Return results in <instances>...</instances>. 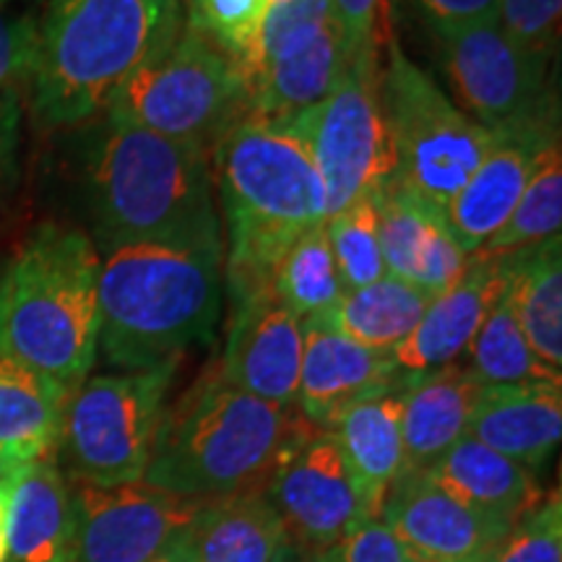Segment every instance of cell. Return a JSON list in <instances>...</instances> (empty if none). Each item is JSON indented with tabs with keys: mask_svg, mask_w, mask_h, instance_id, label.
Masks as SVG:
<instances>
[{
	"mask_svg": "<svg viewBox=\"0 0 562 562\" xmlns=\"http://www.w3.org/2000/svg\"><path fill=\"white\" fill-rule=\"evenodd\" d=\"M224 302L222 227L117 245L100 263V351L123 372L211 344Z\"/></svg>",
	"mask_w": 562,
	"mask_h": 562,
	"instance_id": "obj_1",
	"label": "cell"
},
{
	"mask_svg": "<svg viewBox=\"0 0 562 562\" xmlns=\"http://www.w3.org/2000/svg\"><path fill=\"white\" fill-rule=\"evenodd\" d=\"M209 157L227 227L224 290L237 302L266 290L284 250L326 224V191L290 121L245 115Z\"/></svg>",
	"mask_w": 562,
	"mask_h": 562,
	"instance_id": "obj_2",
	"label": "cell"
},
{
	"mask_svg": "<svg viewBox=\"0 0 562 562\" xmlns=\"http://www.w3.org/2000/svg\"><path fill=\"white\" fill-rule=\"evenodd\" d=\"M182 26V0H50L30 81L37 123L74 128L108 112L123 83L170 50Z\"/></svg>",
	"mask_w": 562,
	"mask_h": 562,
	"instance_id": "obj_3",
	"label": "cell"
},
{
	"mask_svg": "<svg viewBox=\"0 0 562 562\" xmlns=\"http://www.w3.org/2000/svg\"><path fill=\"white\" fill-rule=\"evenodd\" d=\"M311 430L297 406L269 404L209 372L165 409L140 482L195 503L263 490Z\"/></svg>",
	"mask_w": 562,
	"mask_h": 562,
	"instance_id": "obj_4",
	"label": "cell"
},
{
	"mask_svg": "<svg viewBox=\"0 0 562 562\" xmlns=\"http://www.w3.org/2000/svg\"><path fill=\"white\" fill-rule=\"evenodd\" d=\"M100 263L81 229L32 232L0 269V355L79 389L100 355Z\"/></svg>",
	"mask_w": 562,
	"mask_h": 562,
	"instance_id": "obj_5",
	"label": "cell"
},
{
	"mask_svg": "<svg viewBox=\"0 0 562 562\" xmlns=\"http://www.w3.org/2000/svg\"><path fill=\"white\" fill-rule=\"evenodd\" d=\"M97 250L222 227L209 149L108 121L89 154Z\"/></svg>",
	"mask_w": 562,
	"mask_h": 562,
	"instance_id": "obj_6",
	"label": "cell"
},
{
	"mask_svg": "<svg viewBox=\"0 0 562 562\" xmlns=\"http://www.w3.org/2000/svg\"><path fill=\"white\" fill-rule=\"evenodd\" d=\"M178 364L91 375L70 391L55 448L68 482L117 487L144 480Z\"/></svg>",
	"mask_w": 562,
	"mask_h": 562,
	"instance_id": "obj_7",
	"label": "cell"
},
{
	"mask_svg": "<svg viewBox=\"0 0 562 562\" xmlns=\"http://www.w3.org/2000/svg\"><path fill=\"white\" fill-rule=\"evenodd\" d=\"M250 115V91L237 63L182 26L165 55L140 68L112 97L108 121L211 146Z\"/></svg>",
	"mask_w": 562,
	"mask_h": 562,
	"instance_id": "obj_8",
	"label": "cell"
},
{
	"mask_svg": "<svg viewBox=\"0 0 562 562\" xmlns=\"http://www.w3.org/2000/svg\"><path fill=\"white\" fill-rule=\"evenodd\" d=\"M290 123L313 154L326 191V220L381 193L396 178V151L381 102L378 40L351 55L326 100Z\"/></svg>",
	"mask_w": 562,
	"mask_h": 562,
	"instance_id": "obj_9",
	"label": "cell"
},
{
	"mask_svg": "<svg viewBox=\"0 0 562 562\" xmlns=\"http://www.w3.org/2000/svg\"><path fill=\"white\" fill-rule=\"evenodd\" d=\"M381 102L396 151V178L446 206L480 167L495 136L463 115L393 40L381 68Z\"/></svg>",
	"mask_w": 562,
	"mask_h": 562,
	"instance_id": "obj_10",
	"label": "cell"
},
{
	"mask_svg": "<svg viewBox=\"0 0 562 562\" xmlns=\"http://www.w3.org/2000/svg\"><path fill=\"white\" fill-rule=\"evenodd\" d=\"M432 32L459 110L492 136L560 115L550 89L552 60L513 40L501 21Z\"/></svg>",
	"mask_w": 562,
	"mask_h": 562,
	"instance_id": "obj_11",
	"label": "cell"
},
{
	"mask_svg": "<svg viewBox=\"0 0 562 562\" xmlns=\"http://www.w3.org/2000/svg\"><path fill=\"white\" fill-rule=\"evenodd\" d=\"M357 50L328 0L271 3L261 60L250 79V115L290 121L331 94Z\"/></svg>",
	"mask_w": 562,
	"mask_h": 562,
	"instance_id": "obj_12",
	"label": "cell"
},
{
	"mask_svg": "<svg viewBox=\"0 0 562 562\" xmlns=\"http://www.w3.org/2000/svg\"><path fill=\"white\" fill-rule=\"evenodd\" d=\"M263 492L290 544L307 558L334 550L357 526L375 518L339 442L318 427L279 461Z\"/></svg>",
	"mask_w": 562,
	"mask_h": 562,
	"instance_id": "obj_13",
	"label": "cell"
},
{
	"mask_svg": "<svg viewBox=\"0 0 562 562\" xmlns=\"http://www.w3.org/2000/svg\"><path fill=\"white\" fill-rule=\"evenodd\" d=\"M74 492V558L70 562H149L191 531L201 505L146 482Z\"/></svg>",
	"mask_w": 562,
	"mask_h": 562,
	"instance_id": "obj_14",
	"label": "cell"
},
{
	"mask_svg": "<svg viewBox=\"0 0 562 562\" xmlns=\"http://www.w3.org/2000/svg\"><path fill=\"white\" fill-rule=\"evenodd\" d=\"M302 318L269 286L232 302L220 378L277 406H297Z\"/></svg>",
	"mask_w": 562,
	"mask_h": 562,
	"instance_id": "obj_15",
	"label": "cell"
},
{
	"mask_svg": "<svg viewBox=\"0 0 562 562\" xmlns=\"http://www.w3.org/2000/svg\"><path fill=\"white\" fill-rule=\"evenodd\" d=\"M302 339L297 409L318 430L364 398L406 389L391 351L362 347L326 315L302 321Z\"/></svg>",
	"mask_w": 562,
	"mask_h": 562,
	"instance_id": "obj_16",
	"label": "cell"
},
{
	"mask_svg": "<svg viewBox=\"0 0 562 562\" xmlns=\"http://www.w3.org/2000/svg\"><path fill=\"white\" fill-rule=\"evenodd\" d=\"M560 140V115L526 128L497 133L480 167L446 203V220L456 243L469 258L508 222V216L529 186L537 161Z\"/></svg>",
	"mask_w": 562,
	"mask_h": 562,
	"instance_id": "obj_17",
	"label": "cell"
},
{
	"mask_svg": "<svg viewBox=\"0 0 562 562\" xmlns=\"http://www.w3.org/2000/svg\"><path fill=\"white\" fill-rule=\"evenodd\" d=\"M378 518L417 562H484L510 529L453 501L425 474L398 476Z\"/></svg>",
	"mask_w": 562,
	"mask_h": 562,
	"instance_id": "obj_18",
	"label": "cell"
},
{
	"mask_svg": "<svg viewBox=\"0 0 562 562\" xmlns=\"http://www.w3.org/2000/svg\"><path fill=\"white\" fill-rule=\"evenodd\" d=\"M505 290V258H469L461 277L435 294L414 331L391 351L406 385L459 362Z\"/></svg>",
	"mask_w": 562,
	"mask_h": 562,
	"instance_id": "obj_19",
	"label": "cell"
},
{
	"mask_svg": "<svg viewBox=\"0 0 562 562\" xmlns=\"http://www.w3.org/2000/svg\"><path fill=\"white\" fill-rule=\"evenodd\" d=\"M378 235L385 273L409 281L430 297L448 290L469 263L448 227L446 209L398 178L378 193Z\"/></svg>",
	"mask_w": 562,
	"mask_h": 562,
	"instance_id": "obj_20",
	"label": "cell"
},
{
	"mask_svg": "<svg viewBox=\"0 0 562 562\" xmlns=\"http://www.w3.org/2000/svg\"><path fill=\"white\" fill-rule=\"evenodd\" d=\"M467 435L537 474L562 438V383L482 389Z\"/></svg>",
	"mask_w": 562,
	"mask_h": 562,
	"instance_id": "obj_21",
	"label": "cell"
},
{
	"mask_svg": "<svg viewBox=\"0 0 562 562\" xmlns=\"http://www.w3.org/2000/svg\"><path fill=\"white\" fill-rule=\"evenodd\" d=\"M422 474L453 501L505 526L544 501L537 474L469 435Z\"/></svg>",
	"mask_w": 562,
	"mask_h": 562,
	"instance_id": "obj_22",
	"label": "cell"
},
{
	"mask_svg": "<svg viewBox=\"0 0 562 562\" xmlns=\"http://www.w3.org/2000/svg\"><path fill=\"white\" fill-rule=\"evenodd\" d=\"M482 389L484 385L461 362L406 385L402 406V474L427 472L440 456L467 438Z\"/></svg>",
	"mask_w": 562,
	"mask_h": 562,
	"instance_id": "obj_23",
	"label": "cell"
},
{
	"mask_svg": "<svg viewBox=\"0 0 562 562\" xmlns=\"http://www.w3.org/2000/svg\"><path fill=\"white\" fill-rule=\"evenodd\" d=\"M74 492L55 456L21 469L13 487L5 562H70L74 558Z\"/></svg>",
	"mask_w": 562,
	"mask_h": 562,
	"instance_id": "obj_24",
	"label": "cell"
},
{
	"mask_svg": "<svg viewBox=\"0 0 562 562\" xmlns=\"http://www.w3.org/2000/svg\"><path fill=\"white\" fill-rule=\"evenodd\" d=\"M70 393L0 355V480L55 456Z\"/></svg>",
	"mask_w": 562,
	"mask_h": 562,
	"instance_id": "obj_25",
	"label": "cell"
},
{
	"mask_svg": "<svg viewBox=\"0 0 562 562\" xmlns=\"http://www.w3.org/2000/svg\"><path fill=\"white\" fill-rule=\"evenodd\" d=\"M404 391L381 393L349 406L326 427L364 492L372 516H381L391 484L404 469L402 440Z\"/></svg>",
	"mask_w": 562,
	"mask_h": 562,
	"instance_id": "obj_26",
	"label": "cell"
},
{
	"mask_svg": "<svg viewBox=\"0 0 562 562\" xmlns=\"http://www.w3.org/2000/svg\"><path fill=\"white\" fill-rule=\"evenodd\" d=\"M193 562H273L290 547L263 490L203 503L191 526Z\"/></svg>",
	"mask_w": 562,
	"mask_h": 562,
	"instance_id": "obj_27",
	"label": "cell"
},
{
	"mask_svg": "<svg viewBox=\"0 0 562 562\" xmlns=\"http://www.w3.org/2000/svg\"><path fill=\"white\" fill-rule=\"evenodd\" d=\"M508 300L533 355L562 370V243L560 237L505 256Z\"/></svg>",
	"mask_w": 562,
	"mask_h": 562,
	"instance_id": "obj_28",
	"label": "cell"
},
{
	"mask_svg": "<svg viewBox=\"0 0 562 562\" xmlns=\"http://www.w3.org/2000/svg\"><path fill=\"white\" fill-rule=\"evenodd\" d=\"M430 300V294L419 286L385 273L368 286L347 290L331 311L321 315L362 347L393 351L414 331Z\"/></svg>",
	"mask_w": 562,
	"mask_h": 562,
	"instance_id": "obj_29",
	"label": "cell"
},
{
	"mask_svg": "<svg viewBox=\"0 0 562 562\" xmlns=\"http://www.w3.org/2000/svg\"><path fill=\"white\" fill-rule=\"evenodd\" d=\"M469 362L463 364L484 389L495 385H531L562 383L560 370H552L533 355L526 336L518 328L508 290L482 321L472 347L467 349Z\"/></svg>",
	"mask_w": 562,
	"mask_h": 562,
	"instance_id": "obj_30",
	"label": "cell"
},
{
	"mask_svg": "<svg viewBox=\"0 0 562 562\" xmlns=\"http://www.w3.org/2000/svg\"><path fill=\"white\" fill-rule=\"evenodd\" d=\"M562 229V149L552 144L537 161L521 199L474 258H505L513 252L560 237Z\"/></svg>",
	"mask_w": 562,
	"mask_h": 562,
	"instance_id": "obj_31",
	"label": "cell"
},
{
	"mask_svg": "<svg viewBox=\"0 0 562 562\" xmlns=\"http://www.w3.org/2000/svg\"><path fill=\"white\" fill-rule=\"evenodd\" d=\"M269 290L302 321L331 311L344 286L328 248L326 224L307 229L284 250L269 279Z\"/></svg>",
	"mask_w": 562,
	"mask_h": 562,
	"instance_id": "obj_32",
	"label": "cell"
},
{
	"mask_svg": "<svg viewBox=\"0 0 562 562\" xmlns=\"http://www.w3.org/2000/svg\"><path fill=\"white\" fill-rule=\"evenodd\" d=\"M269 11L271 0H182L188 30L201 34L237 63L248 81V91L261 60Z\"/></svg>",
	"mask_w": 562,
	"mask_h": 562,
	"instance_id": "obj_33",
	"label": "cell"
},
{
	"mask_svg": "<svg viewBox=\"0 0 562 562\" xmlns=\"http://www.w3.org/2000/svg\"><path fill=\"white\" fill-rule=\"evenodd\" d=\"M326 237L344 292L360 290L385 277L378 235V195L351 203L326 220Z\"/></svg>",
	"mask_w": 562,
	"mask_h": 562,
	"instance_id": "obj_34",
	"label": "cell"
},
{
	"mask_svg": "<svg viewBox=\"0 0 562 562\" xmlns=\"http://www.w3.org/2000/svg\"><path fill=\"white\" fill-rule=\"evenodd\" d=\"M484 562H562L560 492L518 518Z\"/></svg>",
	"mask_w": 562,
	"mask_h": 562,
	"instance_id": "obj_35",
	"label": "cell"
},
{
	"mask_svg": "<svg viewBox=\"0 0 562 562\" xmlns=\"http://www.w3.org/2000/svg\"><path fill=\"white\" fill-rule=\"evenodd\" d=\"M37 42V19L11 13V5L0 3V100H19V91L30 87Z\"/></svg>",
	"mask_w": 562,
	"mask_h": 562,
	"instance_id": "obj_36",
	"label": "cell"
},
{
	"mask_svg": "<svg viewBox=\"0 0 562 562\" xmlns=\"http://www.w3.org/2000/svg\"><path fill=\"white\" fill-rule=\"evenodd\" d=\"M562 0H501V24L531 53L552 60L560 42Z\"/></svg>",
	"mask_w": 562,
	"mask_h": 562,
	"instance_id": "obj_37",
	"label": "cell"
},
{
	"mask_svg": "<svg viewBox=\"0 0 562 562\" xmlns=\"http://www.w3.org/2000/svg\"><path fill=\"white\" fill-rule=\"evenodd\" d=\"M313 562H417L381 518H370Z\"/></svg>",
	"mask_w": 562,
	"mask_h": 562,
	"instance_id": "obj_38",
	"label": "cell"
},
{
	"mask_svg": "<svg viewBox=\"0 0 562 562\" xmlns=\"http://www.w3.org/2000/svg\"><path fill=\"white\" fill-rule=\"evenodd\" d=\"M414 5L432 30L501 21V0H414Z\"/></svg>",
	"mask_w": 562,
	"mask_h": 562,
	"instance_id": "obj_39",
	"label": "cell"
},
{
	"mask_svg": "<svg viewBox=\"0 0 562 562\" xmlns=\"http://www.w3.org/2000/svg\"><path fill=\"white\" fill-rule=\"evenodd\" d=\"M336 24L341 26L344 37L355 50L378 40V16H381V0H328Z\"/></svg>",
	"mask_w": 562,
	"mask_h": 562,
	"instance_id": "obj_40",
	"label": "cell"
},
{
	"mask_svg": "<svg viewBox=\"0 0 562 562\" xmlns=\"http://www.w3.org/2000/svg\"><path fill=\"white\" fill-rule=\"evenodd\" d=\"M19 125H21V102L0 100V195L11 186L16 172L19 154Z\"/></svg>",
	"mask_w": 562,
	"mask_h": 562,
	"instance_id": "obj_41",
	"label": "cell"
},
{
	"mask_svg": "<svg viewBox=\"0 0 562 562\" xmlns=\"http://www.w3.org/2000/svg\"><path fill=\"white\" fill-rule=\"evenodd\" d=\"M19 472L0 480V562L9 558V518H11V501L13 487H16Z\"/></svg>",
	"mask_w": 562,
	"mask_h": 562,
	"instance_id": "obj_42",
	"label": "cell"
},
{
	"mask_svg": "<svg viewBox=\"0 0 562 562\" xmlns=\"http://www.w3.org/2000/svg\"><path fill=\"white\" fill-rule=\"evenodd\" d=\"M149 562H193V544H191V531L182 533L178 542H172L165 552H159L157 558Z\"/></svg>",
	"mask_w": 562,
	"mask_h": 562,
	"instance_id": "obj_43",
	"label": "cell"
},
{
	"mask_svg": "<svg viewBox=\"0 0 562 562\" xmlns=\"http://www.w3.org/2000/svg\"><path fill=\"white\" fill-rule=\"evenodd\" d=\"M273 562H313L311 558H307V554H302L300 550H294V547L290 544V547H286V550L284 552H281L279 554V558L277 560H273Z\"/></svg>",
	"mask_w": 562,
	"mask_h": 562,
	"instance_id": "obj_44",
	"label": "cell"
},
{
	"mask_svg": "<svg viewBox=\"0 0 562 562\" xmlns=\"http://www.w3.org/2000/svg\"><path fill=\"white\" fill-rule=\"evenodd\" d=\"M0 3H5V5H13V3H30V0H0Z\"/></svg>",
	"mask_w": 562,
	"mask_h": 562,
	"instance_id": "obj_45",
	"label": "cell"
},
{
	"mask_svg": "<svg viewBox=\"0 0 562 562\" xmlns=\"http://www.w3.org/2000/svg\"><path fill=\"white\" fill-rule=\"evenodd\" d=\"M271 3H284V0H271Z\"/></svg>",
	"mask_w": 562,
	"mask_h": 562,
	"instance_id": "obj_46",
	"label": "cell"
}]
</instances>
